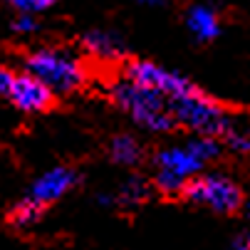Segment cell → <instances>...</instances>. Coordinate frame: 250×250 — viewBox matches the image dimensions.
<instances>
[{"label": "cell", "mask_w": 250, "mask_h": 250, "mask_svg": "<svg viewBox=\"0 0 250 250\" xmlns=\"http://www.w3.org/2000/svg\"><path fill=\"white\" fill-rule=\"evenodd\" d=\"M112 99L124 114L131 117V122H136L139 126H144L149 131H171L176 124L168 99L164 94L139 87L129 82L126 77L112 87Z\"/></svg>", "instance_id": "obj_1"}, {"label": "cell", "mask_w": 250, "mask_h": 250, "mask_svg": "<svg viewBox=\"0 0 250 250\" xmlns=\"http://www.w3.org/2000/svg\"><path fill=\"white\" fill-rule=\"evenodd\" d=\"M25 69L52 92H72L84 82V67L80 57L62 47H40L30 52L25 57Z\"/></svg>", "instance_id": "obj_2"}, {"label": "cell", "mask_w": 250, "mask_h": 250, "mask_svg": "<svg viewBox=\"0 0 250 250\" xmlns=\"http://www.w3.org/2000/svg\"><path fill=\"white\" fill-rule=\"evenodd\" d=\"M168 106H171L173 119L178 124L193 129L198 136L216 139V136L230 131V117H228V112L213 97L203 94L198 87H193L184 97L171 99Z\"/></svg>", "instance_id": "obj_3"}, {"label": "cell", "mask_w": 250, "mask_h": 250, "mask_svg": "<svg viewBox=\"0 0 250 250\" xmlns=\"http://www.w3.org/2000/svg\"><path fill=\"white\" fill-rule=\"evenodd\" d=\"M184 198L191 203L206 206L216 213H233L243 203V191L233 178L223 173H201L193 181H188Z\"/></svg>", "instance_id": "obj_4"}, {"label": "cell", "mask_w": 250, "mask_h": 250, "mask_svg": "<svg viewBox=\"0 0 250 250\" xmlns=\"http://www.w3.org/2000/svg\"><path fill=\"white\" fill-rule=\"evenodd\" d=\"M126 80L139 84V87H146V89H154V92L164 94L168 102L176 99V97L188 94L196 87L178 72H171V69H164V67H159L154 62H146V60L129 62L126 64Z\"/></svg>", "instance_id": "obj_5"}, {"label": "cell", "mask_w": 250, "mask_h": 250, "mask_svg": "<svg viewBox=\"0 0 250 250\" xmlns=\"http://www.w3.org/2000/svg\"><path fill=\"white\" fill-rule=\"evenodd\" d=\"M10 102L18 106L20 112L27 114H38V112H47L52 102H55V92L42 84L40 80H35L32 75H15L13 87H10Z\"/></svg>", "instance_id": "obj_6"}, {"label": "cell", "mask_w": 250, "mask_h": 250, "mask_svg": "<svg viewBox=\"0 0 250 250\" xmlns=\"http://www.w3.org/2000/svg\"><path fill=\"white\" fill-rule=\"evenodd\" d=\"M75 184H77V173H75L72 168L55 166V168L45 171V173L38 178V181L32 184V188H30L27 198H30L32 203H38L40 208H45V206H50V203L60 201L69 188L75 186Z\"/></svg>", "instance_id": "obj_7"}, {"label": "cell", "mask_w": 250, "mask_h": 250, "mask_svg": "<svg viewBox=\"0 0 250 250\" xmlns=\"http://www.w3.org/2000/svg\"><path fill=\"white\" fill-rule=\"evenodd\" d=\"M206 164L191 151V146H168V149H161L156 154V168L159 171H168L184 181H193L196 176H201V168Z\"/></svg>", "instance_id": "obj_8"}, {"label": "cell", "mask_w": 250, "mask_h": 250, "mask_svg": "<svg viewBox=\"0 0 250 250\" xmlns=\"http://www.w3.org/2000/svg\"><path fill=\"white\" fill-rule=\"evenodd\" d=\"M82 47L97 60H119L126 55V45L117 32L89 30L82 35Z\"/></svg>", "instance_id": "obj_9"}, {"label": "cell", "mask_w": 250, "mask_h": 250, "mask_svg": "<svg viewBox=\"0 0 250 250\" xmlns=\"http://www.w3.org/2000/svg\"><path fill=\"white\" fill-rule=\"evenodd\" d=\"M186 25L193 32V38L201 42H208L221 35V18L208 5H191L186 13Z\"/></svg>", "instance_id": "obj_10"}, {"label": "cell", "mask_w": 250, "mask_h": 250, "mask_svg": "<svg viewBox=\"0 0 250 250\" xmlns=\"http://www.w3.org/2000/svg\"><path fill=\"white\" fill-rule=\"evenodd\" d=\"M109 151H112V159L117 164H124V166H134L141 159V144L134 136H129V134H119L112 141Z\"/></svg>", "instance_id": "obj_11"}, {"label": "cell", "mask_w": 250, "mask_h": 250, "mask_svg": "<svg viewBox=\"0 0 250 250\" xmlns=\"http://www.w3.org/2000/svg\"><path fill=\"white\" fill-rule=\"evenodd\" d=\"M40 216H42V208L38 203H32L30 198H22L10 210V223L18 226V228H27V226H32L35 221H38Z\"/></svg>", "instance_id": "obj_12"}, {"label": "cell", "mask_w": 250, "mask_h": 250, "mask_svg": "<svg viewBox=\"0 0 250 250\" xmlns=\"http://www.w3.org/2000/svg\"><path fill=\"white\" fill-rule=\"evenodd\" d=\"M149 196V186L144 178H139V176H131L126 178V184L119 188V201L122 203H139V201H144Z\"/></svg>", "instance_id": "obj_13"}, {"label": "cell", "mask_w": 250, "mask_h": 250, "mask_svg": "<svg viewBox=\"0 0 250 250\" xmlns=\"http://www.w3.org/2000/svg\"><path fill=\"white\" fill-rule=\"evenodd\" d=\"M188 146H191V151H193L203 164H208V161H213V159H218V154H221V144H218V139H210V136L191 139V141H188Z\"/></svg>", "instance_id": "obj_14"}, {"label": "cell", "mask_w": 250, "mask_h": 250, "mask_svg": "<svg viewBox=\"0 0 250 250\" xmlns=\"http://www.w3.org/2000/svg\"><path fill=\"white\" fill-rule=\"evenodd\" d=\"M188 186V181H184V178H178L168 171H156V188L166 196H173V193H184Z\"/></svg>", "instance_id": "obj_15"}, {"label": "cell", "mask_w": 250, "mask_h": 250, "mask_svg": "<svg viewBox=\"0 0 250 250\" xmlns=\"http://www.w3.org/2000/svg\"><path fill=\"white\" fill-rule=\"evenodd\" d=\"M228 146L240 151V154H250V126L228 131Z\"/></svg>", "instance_id": "obj_16"}, {"label": "cell", "mask_w": 250, "mask_h": 250, "mask_svg": "<svg viewBox=\"0 0 250 250\" xmlns=\"http://www.w3.org/2000/svg\"><path fill=\"white\" fill-rule=\"evenodd\" d=\"M47 8H52L50 0H47V3H32V0H15V10H18L20 15H32V18H35V13H45Z\"/></svg>", "instance_id": "obj_17"}, {"label": "cell", "mask_w": 250, "mask_h": 250, "mask_svg": "<svg viewBox=\"0 0 250 250\" xmlns=\"http://www.w3.org/2000/svg\"><path fill=\"white\" fill-rule=\"evenodd\" d=\"M35 27H38V20H35L32 15H18L15 22H13L15 32H32Z\"/></svg>", "instance_id": "obj_18"}, {"label": "cell", "mask_w": 250, "mask_h": 250, "mask_svg": "<svg viewBox=\"0 0 250 250\" xmlns=\"http://www.w3.org/2000/svg\"><path fill=\"white\" fill-rule=\"evenodd\" d=\"M13 80H15V75H10L8 69H3V67H0V94H10Z\"/></svg>", "instance_id": "obj_19"}, {"label": "cell", "mask_w": 250, "mask_h": 250, "mask_svg": "<svg viewBox=\"0 0 250 250\" xmlns=\"http://www.w3.org/2000/svg\"><path fill=\"white\" fill-rule=\"evenodd\" d=\"M235 250H250V240H238L235 243Z\"/></svg>", "instance_id": "obj_20"}, {"label": "cell", "mask_w": 250, "mask_h": 250, "mask_svg": "<svg viewBox=\"0 0 250 250\" xmlns=\"http://www.w3.org/2000/svg\"><path fill=\"white\" fill-rule=\"evenodd\" d=\"M245 216H248V221H250V198H248V203H245Z\"/></svg>", "instance_id": "obj_21"}]
</instances>
